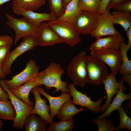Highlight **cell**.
I'll use <instances>...</instances> for the list:
<instances>
[{
	"mask_svg": "<svg viewBox=\"0 0 131 131\" xmlns=\"http://www.w3.org/2000/svg\"><path fill=\"white\" fill-rule=\"evenodd\" d=\"M51 12L58 18L64 14L66 9L63 0H48Z\"/></svg>",
	"mask_w": 131,
	"mask_h": 131,
	"instance_id": "30",
	"label": "cell"
},
{
	"mask_svg": "<svg viewBox=\"0 0 131 131\" xmlns=\"http://www.w3.org/2000/svg\"><path fill=\"white\" fill-rule=\"evenodd\" d=\"M126 90L125 87L120 88L118 91L116 95L114 98L112 103H111L105 112L102 115L98 116L97 118L100 119L106 116L108 117L113 111L118 110L121 106L122 103L125 101L131 99V93L124 94L123 92Z\"/></svg>",
	"mask_w": 131,
	"mask_h": 131,
	"instance_id": "21",
	"label": "cell"
},
{
	"mask_svg": "<svg viewBox=\"0 0 131 131\" xmlns=\"http://www.w3.org/2000/svg\"><path fill=\"white\" fill-rule=\"evenodd\" d=\"M5 15L8 20L6 25L15 32L14 45L22 38L30 36L38 37L39 27L31 25L24 17L18 19L9 14L5 13Z\"/></svg>",
	"mask_w": 131,
	"mask_h": 131,
	"instance_id": "6",
	"label": "cell"
},
{
	"mask_svg": "<svg viewBox=\"0 0 131 131\" xmlns=\"http://www.w3.org/2000/svg\"><path fill=\"white\" fill-rule=\"evenodd\" d=\"M112 9L115 11H131V0L113 7Z\"/></svg>",
	"mask_w": 131,
	"mask_h": 131,
	"instance_id": "34",
	"label": "cell"
},
{
	"mask_svg": "<svg viewBox=\"0 0 131 131\" xmlns=\"http://www.w3.org/2000/svg\"><path fill=\"white\" fill-rule=\"evenodd\" d=\"M130 49L124 41L120 43L119 50L122 62L119 72L121 74H131V60L129 59L127 55V52Z\"/></svg>",
	"mask_w": 131,
	"mask_h": 131,
	"instance_id": "25",
	"label": "cell"
},
{
	"mask_svg": "<svg viewBox=\"0 0 131 131\" xmlns=\"http://www.w3.org/2000/svg\"><path fill=\"white\" fill-rule=\"evenodd\" d=\"M73 83L68 85L71 96L73 98V102L75 105H78L81 107H85L93 113H98L100 111V104L106 96L101 97L97 101L94 102L91 97L87 96V94H84L77 90Z\"/></svg>",
	"mask_w": 131,
	"mask_h": 131,
	"instance_id": "11",
	"label": "cell"
},
{
	"mask_svg": "<svg viewBox=\"0 0 131 131\" xmlns=\"http://www.w3.org/2000/svg\"><path fill=\"white\" fill-rule=\"evenodd\" d=\"M120 116V123L116 128V130L119 131L121 129L125 128L131 130V119L124 110L123 105L117 110Z\"/></svg>",
	"mask_w": 131,
	"mask_h": 131,
	"instance_id": "32",
	"label": "cell"
},
{
	"mask_svg": "<svg viewBox=\"0 0 131 131\" xmlns=\"http://www.w3.org/2000/svg\"><path fill=\"white\" fill-rule=\"evenodd\" d=\"M129 0H110L107 6L106 10H110L113 7Z\"/></svg>",
	"mask_w": 131,
	"mask_h": 131,
	"instance_id": "36",
	"label": "cell"
},
{
	"mask_svg": "<svg viewBox=\"0 0 131 131\" xmlns=\"http://www.w3.org/2000/svg\"><path fill=\"white\" fill-rule=\"evenodd\" d=\"M39 86L34 87L31 92L33 94L35 98L34 107L30 114H36L44 120L48 124H50L53 122L52 118L49 114L50 105L47 104L45 98H41L39 92Z\"/></svg>",
	"mask_w": 131,
	"mask_h": 131,
	"instance_id": "13",
	"label": "cell"
},
{
	"mask_svg": "<svg viewBox=\"0 0 131 131\" xmlns=\"http://www.w3.org/2000/svg\"><path fill=\"white\" fill-rule=\"evenodd\" d=\"M92 123L94 124L97 125L99 131H114L116 130V128L111 120L106 119L105 117L100 119H93Z\"/></svg>",
	"mask_w": 131,
	"mask_h": 131,
	"instance_id": "31",
	"label": "cell"
},
{
	"mask_svg": "<svg viewBox=\"0 0 131 131\" xmlns=\"http://www.w3.org/2000/svg\"><path fill=\"white\" fill-rule=\"evenodd\" d=\"M11 0H0V6Z\"/></svg>",
	"mask_w": 131,
	"mask_h": 131,
	"instance_id": "42",
	"label": "cell"
},
{
	"mask_svg": "<svg viewBox=\"0 0 131 131\" xmlns=\"http://www.w3.org/2000/svg\"><path fill=\"white\" fill-rule=\"evenodd\" d=\"M48 123L41 117L33 114H29L24 124L25 131H47Z\"/></svg>",
	"mask_w": 131,
	"mask_h": 131,
	"instance_id": "22",
	"label": "cell"
},
{
	"mask_svg": "<svg viewBox=\"0 0 131 131\" xmlns=\"http://www.w3.org/2000/svg\"><path fill=\"white\" fill-rule=\"evenodd\" d=\"M47 23L64 41V43L69 46L74 47L81 42L80 34L73 23L58 18Z\"/></svg>",
	"mask_w": 131,
	"mask_h": 131,
	"instance_id": "3",
	"label": "cell"
},
{
	"mask_svg": "<svg viewBox=\"0 0 131 131\" xmlns=\"http://www.w3.org/2000/svg\"><path fill=\"white\" fill-rule=\"evenodd\" d=\"M42 85L35 81L30 80L23 85H20L13 89L10 90L11 93L16 98L31 106L33 107V102L29 99V95L31 90L37 86Z\"/></svg>",
	"mask_w": 131,
	"mask_h": 131,
	"instance_id": "19",
	"label": "cell"
},
{
	"mask_svg": "<svg viewBox=\"0 0 131 131\" xmlns=\"http://www.w3.org/2000/svg\"><path fill=\"white\" fill-rule=\"evenodd\" d=\"M126 32L128 41L127 45L128 47L130 49L131 48V26Z\"/></svg>",
	"mask_w": 131,
	"mask_h": 131,
	"instance_id": "40",
	"label": "cell"
},
{
	"mask_svg": "<svg viewBox=\"0 0 131 131\" xmlns=\"http://www.w3.org/2000/svg\"><path fill=\"white\" fill-rule=\"evenodd\" d=\"M64 72L62 66L57 63L52 62L44 70L38 72L30 80L38 84L44 85L47 90L52 87L56 90L55 93L61 91L62 93L70 92L66 81H63L61 77Z\"/></svg>",
	"mask_w": 131,
	"mask_h": 131,
	"instance_id": "1",
	"label": "cell"
},
{
	"mask_svg": "<svg viewBox=\"0 0 131 131\" xmlns=\"http://www.w3.org/2000/svg\"><path fill=\"white\" fill-rule=\"evenodd\" d=\"M73 119L69 120H60L57 122H53L47 131H71L74 128Z\"/></svg>",
	"mask_w": 131,
	"mask_h": 131,
	"instance_id": "28",
	"label": "cell"
},
{
	"mask_svg": "<svg viewBox=\"0 0 131 131\" xmlns=\"http://www.w3.org/2000/svg\"><path fill=\"white\" fill-rule=\"evenodd\" d=\"M6 75V74L2 69L1 66L0 65V79H4Z\"/></svg>",
	"mask_w": 131,
	"mask_h": 131,
	"instance_id": "41",
	"label": "cell"
},
{
	"mask_svg": "<svg viewBox=\"0 0 131 131\" xmlns=\"http://www.w3.org/2000/svg\"><path fill=\"white\" fill-rule=\"evenodd\" d=\"M11 46L6 45L0 46V65L1 66L6 59L10 52Z\"/></svg>",
	"mask_w": 131,
	"mask_h": 131,
	"instance_id": "33",
	"label": "cell"
},
{
	"mask_svg": "<svg viewBox=\"0 0 131 131\" xmlns=\"http://www.w3.org/2000/svg\"><path fill=\"white\" fill-rule=\"evenodd\" d=\"M13 42L12 38L9 36H0V46L6 45H12Z\"/></svg>",
	"mask_w": 131,
	"mask_h": 131,
	"instance_id": "35",
	"label": "cell"
},
{
	"mask_svg": "<svg viewBox=\"0 0 131 131\" xmlns=\"http://www.w3.org/2000/svg\"><path fill=\"white\" fill-rule=\"evenodd\" d=\"M122 75V79L123 81L126 82L129 86L130 91L131 90V74H124Z\"/></svg>",
	"mask_w": 131,
	"mask_h": 131,
	"instance_id": "38",
	"label": "cell"
},
{
	"mask_svg": "<svg viewBox=\"0 0 131 131\" xmlns=\"http://www.w3.org/2000/svg\"><path fill=\"white\" fill-rule=\"evenodd\" d=\"M110 10L99 14L98 21L96 29L90 34L96 38L106 35H113L120 34L114 26Z\"/></svg>",
	"mask_w": 131,
	"mask_h": 131,
	"instance_id": "12",
	"label": "cell"
},
{
	"mask_svg": "<svg viewBox=\"0 0 131 131\" xmlns=\"http://www.w3.org/2000/svg\"><path fill=\"white\" fill-rule=\"evenodd\" d=\"M39 45L41 47L52 46L64 43V41L47 23L42 22L39 27L38 35Z\"/></svg>",
	"mask_w": 131,
	"mask_h": 131,
	"instance_id": "14",
	"label": "cell"
},
{
	"mask_svg": "<svg viewBox=\"0 0 131 131\" xmlns=\"http://www.w3.org/2000/svg\"><path fill=\"white\" fill-rule=\"evenodd\" d=\"M115 75L112 73L108 74L104 81V85L107 97L104 104L101 106L100 111L102 113L106 110L111 103V99L114 95L116 94L119 89L121 87H124L123 84V81L121 79L120 81L117 82L116 80Z\"/></svg>",
	"mask_w": 131,
	"mask_h": 131,
	"instance_id": "15",
	"label": "cell"
},
{
	"mask_svg": "<svg viewBox=\"0 0 131 131\" xmlns=\"http://www.w3.org/2000/svg\"><path fill=\"white\" fill-rule=\"evenodd\" d=\"M40 67L34 60L31 59L26 64L25 68L20 73L12 76L9 80L5 79L7 87L11 90L24 84L39 72Z\"/></svg>",
	"mask_w": 131,
	"mask_h": 131,
	"instance_id": "10",
	"label": "cell"
},
{
	"mask_svg": "<svg viewBox=\"0 0 131 131\" xmlns=\"http://www.w3.org/2000/svg\"><path fill=\"white\" fill-rule=\"evenodd\" d=\"M100 0V1H101L102 0Z\"/></svg>",
	"mask_w": 131,
	"mask_h": 131,
	"instance_id": "45",
	"label": "cell"
},
{
	"mask_svg": "<svg viewBox=\"0 0 131 131\" xmlns=\"http://www.w3.org/2000/svg\"><path fill=\"white\" fill-rule=\"evenodd\" d=\"M125 39L120 33L105 38H96V41L91 45V50H119L120 43Z\"/></svg>",
	"mask_w": 131,
	"mask_h": 131,
	"instance_id": "16",
	"label": "cell"
},
{
	"mask_svg": "<svg viewBox=\"0 0 131 131\" xmlns=\"http://www.w3.org/2000/svg\"><path fill=\"white\" fill-rule=\"evenodd\" d=\"M114 24L120 25L126 32L131 26V12L115 11L111 13Z\"/></svg>",
	"mask_w": 131,
	"mask_h": 131,
	"instance_id": "24",
	"label": "cell"
},
{
	"mask_svg": "<svg viewBox=\"0 0 131 131\" xmlns=\"http://www.w3.org/2000/svg\"><path fill=\"white\" fill-rule=\"evenodd\" d=\"M3 125V122L0 119V130L1 129Z\"/></svg>",
	"mask_w": 131,
	"mask_h": 131,
	"instance_id": "44",
	"label": "cell"
},
{
	"mask_svg": "<svg viewBox=\"0 0 131 131\" xmlns=\"http://www.w3.org/2000/svg\"><path fill=\"white\" fill-rule=\"evenodd\" d=\"M45 1L46 0H13V10L36 11L44 4Z\"/></svg>",
	"mask_w": 131,
	"mask_h": 131,
	"instance_id": "23",
	"label": "cell"
},
{
	"mask_svg": "<svg viewBox=\"0 0 131 131\" xmlns=\"http://www.w3.org/2000/svg\"><path fill=\"white\" fill-rule=\"evenodd\" d=\"M8 96L4 90L2 88L0 85V100L3 101L8 100Z\"/></svg>",
	"mask_w": 131,
	"mask_h": 131,
	"instance_id": "39",
	"label": "cell"
},
{
	"mask_svg": "<svg viewBox=\"0 0 131 131\" xmlns=\"http://www.w3.org/2000/svg\"><path fill=\"white\" fill-rule=\"evenodd\" d=\"M86 64L88 83L95 86L103 84L108 74L104 63L91 55L86 56Z\"/></svg>",
	"mask_w": 131,
	"mask_h": 131,
	"instance_id": "5",
	"label": "cell"
},
{
	"mask_svg": "<svg viewBox=\"0 0 131 131\" xmlns=\"http://www.w3.org/2000/svg\"><path fill=\"white\" fill-rule=\"evenodd\" d=\"M101 3L99 0H79L78 5L81 10L98 14Z\"/></svg>",
	"mask_w": 131,
	"mask_h": 131,
	"instance_id": "29",
	"label": "cell"
},
{
	"mask_svg": "<svg viewBox=\"0 0 131 131\" xmlns=\"http://www.w3.org/2000/svg\"><path fill=\"white\" fill-rule=\"evenodd\" d=\"M16 116V111L11 101L0 100V119L13 121Z\"/></svg>",
	"mask_w": 131,
	"mask_h": 131,
	"instance_id": "27",
	"label": "cell"
},
{
	"mask_svg": "<svg viewBox=\"0 0 131 131\" xmlns=\"http://www.w3.org/2000/svg\"><path fill=\"white\" fill-rule=\"evenodd\" d=\"M0 85L8 94L16 113V116L12 124L13 127L22 130L25 120L33 108V107L25 103L14 96L6 85L4 80H0Z\"/></svg>",
	"mask_w": 131,
	"mask_h": 131,
	"instance_id": "4",
	"label": "cell"
},
{
	"mask_svg": "<svg viewBox=\"0 0 131 131\" xmlns=\"http://www.w3.org/2000/svg\"><path fill=\"white\" fill-rule=\"evenodd\" d=\"M39 92L40 94L44 96L48 100L50 104V115L54 119L61 106L65 102L71 99V96L69 92L62 93L61 95L58 97H53L46 93L41 86H39Z\"/></svg>",
	"mask_w": 131,
	"mask_h": 131,
	"instance_id": "18",
	"label": "cell"
},
{
	"mask_svg": "<svg viewBox=\"0 0 131 131\" xmlns=\"http://www.w3.org/2000/svg\"><path fill=\"white\" fill-rule=\"evenodd\" d=\"M14 13L24 16L29 23L33 26L40 27L41 23L45 21H50L58 18L51 13H38L30 10H13Z\"/></svg>",
	"mask_w": 131,
	"mask_h": 131,
	"instance_id": "17",
	"label": "cell"
},
{
	"mask_svg": "<svg viewBox=\"0 0 131 131\" xmlns=\"http://www.w3.org/2000/svg\"><path fill=\"white\" fill-rule=\"evenodd\" d=\"M75 105L71 99L65 102L59 109L56 115L57 117L60 120H70L77 114L87 109L82 107L78 109L76 107Z\"/></svg>",
	"mask_w": 131,
	"mask_h": 131,
	"instance_id": "20",
	"label": "cell"
},
{
	"mask_svg": "<svg viewBox=\"0 0 131 131\" xmlns=\"http://www.w3.org/2000/svg\"><path fill=\"white\" fill-rule=\"evenodd\" d=\"M65 5L66 6L72 0H63Z\"/></svg>",
	"mask_w": 131,
	"mask_h": 131,
	"instance_id": "43",
	"label": "cell"
},
{
	"mask_svg": "<svg viewBox=\"0 0 131 131\" xmlns=\"http://www.w3.org/2000/svg\"><path fill=\"white\" fill-rule=\"evenodd\" d=\"M23 38L20 44L13 50L10 52L1 66L2 70L6 75L11 73V65L18 57L25 52L32 49L39 45L38 37L30 36Z\"/></svg>",
	"mask_w": 131,
	"mask_h": 131,
	"instance_id": "7",
	"label": "cell"
},
{
	"mask_svg": "<svg viewBox=\"0 0 131 131\" xmlns=\"http://www.w3.org/2000/svg\"><path fill=\"white\" fill-rule=\"evenodd\" d=\"M110 0H102L101 6L98 14L105 13L106 11V7Z\"/></svg>",
	"mask_w": 131,
	"mask_h": 131,
	"instance_id": "37",
	"label": "cell"
},
{
	"mask_svg": "<svg viewBox=\"0 0 131 131\" xmlns=\"http://www.w3.org/2000/svg\"><path fill=\"white\" fill-rule=\"evenodd\" d=\"M86 56L85 51L80 52L73 57L66 68L68 76L73 84L82 87L89 83L86 64Z\"/></svg>",
	"mask_w": 131,
	"mask_h": 131,
	"instance_id": "2",
	"label": "cell"
},
{
	"mask_svg": "<svg viewBox=\"0 0 131 131\" xmlns=\"http://www.w3.org/2000/svg\"><path fill=\"white\" fill-rule=\"evenodd\" d=\"M97 13L81 10L73 24L80 34H90L97 27L98 21Z\"/></svg>",
	"mask_w": 131,
	"mask_h": 131,
	"instance_id": "8",
	"label": "cell"
},
{
	"mask_svg": "<svg viewBox=\"0 0 131 131\" xmlns=\"http://www.w3.org/2000/svg\"><path fill=\"white\" fill-rule=\"evenodd\" d=\"M91 55L105 63L109 66L112 73L115 75L119 72L122 62L119 50H91Z\"/></svg>",
	"mask_w": 131,
	"mask_h": 131,
	"instance_id": "9",
	"label": "cell"
},
{
	"mask_svg": "<svg viewBox=\"0 0 131 131\" xmlns=\"http://www.w3.org/2000/svg\"><path fill=\"white\" fill-rule=\"evenodd\" d=\"M79 0H72L66 6L63 15L58 19L73 23L81 10L78 5Z\"/></svg>",
	"mask_w": 131,
	"mask_h": 131,
	"instance_id": "26",
	"label": "cell"
}]
</instances>
